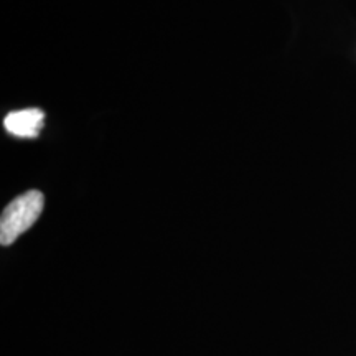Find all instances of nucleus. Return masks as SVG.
Here are the masks:
<instances>
[{"label":"nucleus","mask_w":356,"mask_h":356,"mask_svg":"<svg viewBox=\"0 0 356 356\" xmlns=\"http://www.w3.org/2000/svg\"><path fill=\"white\" fill-rule=\"evenodd\" d=\"M44 197L42 191L30 190L6 207L0 218V244L10 246L17 238L30 229L42 215Z\"/></svg>","instance_id":"f257e3e1"},{"label":"nucleus","mask_w":356,"mask_h":356,"mask_svg":"<svg viewBox=\"0 0 356 356\" xmlns=\"http://www.w3.org/2000/svg\"><path fill=\"white\" fill-rule=\"evenodd\" d=\"M44 124V113L42 109L30 108L22 111H13L3 119V127L13 137L22 139H35Z\"/></svg>","instance_id":"f03ea898"}]
</instances>
